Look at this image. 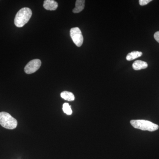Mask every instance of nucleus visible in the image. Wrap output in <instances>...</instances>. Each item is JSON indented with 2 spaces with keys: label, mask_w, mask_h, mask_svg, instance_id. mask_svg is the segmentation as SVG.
<instances>
[{
  "label": "nucleus",
  "mask_w": 159,
  "mask_h": 159,
  "mask_svg": "<svg viewBox=\"0 0 159 159\" xmlns=\"http://www.w3.org/2000/svg\"><path fill=\"white\" fill-rule=\"evenodd\" d=\"M31 9L24 8L20 9L16 15L14 24L18 28H21L29 21L32 16Z\"/></svg>",
  "instance_id": "f257e3e1"
},
{
  "label": "nucleus",
  "mask_w": 159,
  "mask_h": 159,
  "mask_svg": "<svg viewBox=\"0 0 159 159\" xmlns=\"http://www.w3.org/2000/svg\"><path fill=\"white\" fill-rule=\"evenodd\" d=\"M130 124L134 128L142 130H148L152 132L158 129V125L153 122L145 120H132Z\"/></svg>",
  "instance_id": "f03ea898"
},
{
  "label": "nucleus",
  "mask_w": 159,
  "mask_h": 159,
  "mask_svg": "<svg viewBox=\"0 0 159 159\" xmlns=\"http://www.w3.org/2000/svg\"><path fill=\"white\" fill-rule=\"evenodd\" d=\"M0 124L3 127L9 129H14L17 125V121L6 112H0Z\"/></svg>",
  "instance_id": "7ed1b4c3"
},
{
  "label": "nucleus",
  "mask_w": 159,
  "mask_h": 159,
  "mask_svg": "<svg viewBox=\"0 0 159 159\" xmlns=\"http://www.w3.org/2000/svg\"><path fill=\"white\" fill-rule=\"evenodd\" d=\"M70 33L71 38L76 45L78 47H81L83 43L84 38L82 32L79 28L78 27L72 28Z\"/></svg>",
  "instance_id": "20e7f679"
},
{
  "label": "nucleus",
  "mask_w": 159,
  "mask_h": 159,
  "mask_svg": "<svg viewBox=\"0 0 159 159\" xmlns=\"http://www.w3.org/2000/svg\"><path fill=\"white\" fill-rule=\"evenodd\" d=\"M41 65V61L39 59H33L29 61L25 68V72L27 74H31L37 71Z\"/></svg>",
  "instance_id": "39448f33"
},
{
  "label": "nucleus",
  "mask_w": 159,
  "mask_h": 159,
  "mask_svg": "<svg viewBox=\"0 0 159 159\" xmlns=\"http://www.w3.org/2000/svg\"><path fill=\"white\" fill-rule=\"evenodd\" d=\"M58 7V4L54 0H45L44 1L43 7L46 10L54 11Z\"/></svg>",
  "instance_id": "423d86ee"
},
{
  "label": "nucleus",
  "mask_w": 159,
  "mask_h": 159,
  "mask_svg": "<svg viewBox=\"0 0 159 159\" xmlns=\"http://www.w3.org/2000/svg\"><path fill=\"white\" fill-rule=\"evenodd\" d=\"M148 64L145 61L141 60H137L133 64V68L135 70H139L142 69L147 68L148 67Z\"/></svg>",
  "instance_id": "0eeeda50"
},
{
  "label": "nucleus",
  "mask_w": 159,
  "mask_h": 159,
  "mask_svg": "<svg viewBox=\"0 0 159 159\" xmlns=\"http://www.w3.org/2000/svg\"><path fill=\"white\" fill-rule=\"evenodd\" d=\"M84 3H85V1L84 0L76 1L75 8L73 9V12L74 13H77L82 11L84 8Z\"/></svg>",
  "instance_id": "6e6552de"
},
{
  "label": "nucleus",
  "mask_w": 159,
  "mask_h": 159,
  "mask_svg": "<svg viewBox=\"0 0 159 159\" xmlns=\"http://www.w3.org/2000/svg\"><path fill=\"white\" fill-rule=\"evenodd\" d=\"M61 97L65 100L69 101H74L75 99V97L73 93L68 91H64L62 92L61 93Z\"/></svg>",
  "instance_id": "1a4fd4ad"
},
{
  "label": "nucleus",
  "mask_w": 159,
  "mask_h": 159,
  "mask_svg": "<svg viewBox=\"0 0 159 159\" xmlns=\"http://www.w3.org/2000/svg\"><path fill=\"white\" fill-rule=\"evenodd\" d=\"M142 53L140 51H134L129 53L126 56V59L127 61L133 60L138 58L142 56Z\"/></svg>",
  "instance_id": "9d476101"
},
{
  "label": "nucleus",
  "mask_w": 159,
  "mask_h": 159,
  "mask_svg": "<svg viewBox=\"0 0 159 159\" xmlns=\"http://www.w3.org/2000/svg\"><path fill=\"white\" fill-rule=\"evenodd\" d=\"M62 110L67 115H71L72 114V110L70 106L69 105L68 103H64L63 105Z\"/></svg>",
  "instance_id": "9b49d317"
},
{
  "label": "nucleus",
  "mask_w": 159,
  "mask_h": 159,
  "mask_svg": "<svg viewBox=\"0 0 159 159\" xmlns=\"http://www.w3.org/2000/svg\"><path fill=\"white\" fill-rule=\"evenodd\" d=\"M151 2H152V0H139V3L140 6H144L147 5Z\"/></svg>",
  "instance_id": "f8f14e48"
},
{
  "label": "nucleus",
  "mask_w": 159,
  "mask_h": 159,
  "mask_svg": "<svg viewBox=\"0 0 159 159\" xmlns=\"http://www.w3.org/2000/svg\"><path fill=\"white\" fill-rule=\"evenodd\" d=\"M154 37L158 43H159V31H157V32L155 33L154 34Z\"/></svg>",
  "instance_id": "ddd939ff"
}]
</instances>
